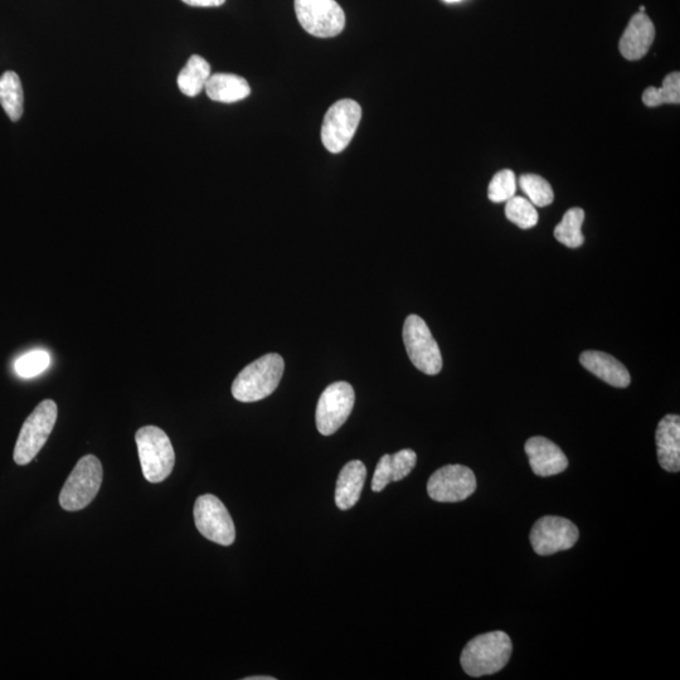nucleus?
<instances>
[{"label":"nucleus","mask_w":680,"mask_h":680,"mask_svg":"<svg viewBox=\"0 0 680 680\" xmlns=\"http://www.w3.org/2000/svg\"><path fill=\"white\" fill-rule=\"evenodd\" d=\"M512 652V640L503 631L478 635L461 653V667L473 678L492 675L508 664Z\"/></svg>","instance_id":"f257e3e1"},{"label":"nucleus","mask_w":680,"mask_h":680,"mask_svg":"<svg viewBox=\"0 0 680 680\" xmlns=\"http://www.w3.org/2000/svg\"><path fill=\"white\" fill-rule=\"evenodd\" d=\"M285 363L278 353L266 354L242 369L233 381L232 396L240 402L264 400L275 392L283 378Z\"/></svg>","instance_id":"f03ea898"},{"label":"nucleus","mask_w":680,"mask_h":680,"mask_svg":"<svg viewBox=\"0 0 680 680\" xmlns=\"http://www.w3.org/2000/svg\"><path fill=\"white\" fill-rule=\"evenodd\" d=\"M135 441L144 478L153 484L164 482L176 464L168 435L157 426H144L136 432Z\"/></svg>","instance_id":"7ed1b4c3"},{"label":"nucleus","mask_w":680,"mask_h":680,"mask_svg":"<svg viewBox=\"0 0 680 680\" xmlns=\"http://www.w3.org/2000/svg\"><path fill=\"white\" fill-rule=\"evenodd\" d=\"M58 416L55 401L45 400L40 403L28 419L24 421L19 432L16 448H14V461L18 465H28L36 458L50 437L53 427L56 425Z\"/></svg>","instance_id":"20e7f679"},{"label":"nucleus","mask_w":680,"mask_h":680,"mask_svg":"<svg viewBox=\"0 0 680 680\" xmlns=\"http://www.w3.org/2000/svg\"><path fill=\"white\" fill-rule=\"evenodd\" d=\"M102 471L101 461L94 455H86L74 470L61 490L60 504L67 512H76L90 505L96 498L101 488Z\"/></svg>","instance_id":"39448f33"},{"label":"nucleus","mask_w":680,"mask_h":680,"mask_svg":"<svg viewBox=\"0 0 680 680\" xmlns=\"http://www.w3.org/2000/svg\"><path fill=\"white\" fill-rule=\"evenodd\" d=\"M403 342L408 358L422 373L435 376L442 369V356L439 344L432 337L431 330L419 315L407 317L403 325Z\"/></svg>","instance_id":"423d86ee"},{"label":"nucleus","mask_w":680,"mask_h":680,"mask_svg":"<svg viewBox=\"0 0 680 680\" xmlns=\"http://www.w3.org/2000/svg\"><path fill=\"white\" fill-rule=\"evenodd\" d=\"M362 120V108L357 101L344 99L330 106L324 116L322 142L333 154L342 153L351 144Z\"/></svg>","instance_id":"0eeeda50"},{"label":"nucleus","mask_w":680,"mask_h":680,"mask_svg":"<svg viewBox=\"0 0 680 680\" xmlns=\"http://www.w3.org/2000/svg\"><path fill=\"white\" fill-rule=\"evenodd\" d=\"M300 26L318 38L338 36L346 27V14L335 0H295Z\"/></svg>","instance_id":"6e6552de"},{"label":"nucleus","mask_w":680,"mask_h":680,"mask_svg":"<svg viewBox=\"0 0 680 680\" xmlns=\"http://www.w3.org/2000/svg\"><path fill=\"white\" fill-rule=\"evenodd\" d=\"M194 522L203 537L221 546H231L236 528L225 504L212 494H204L194 504Z\"/></svg>","instance_id":"1a4fd4ad"},{"label":"nucleus","mask_w":680,"mask_h":680,"mask_svg":"<svg viewBox=\"0 0 680 680\" xmlns=\"http://www.w3.org/2000/svg\"><path fill=\"white\" fill-rule=\"evenodd\" d=\"M356 393L347 382H335L325 388L317 407V427L320 434L330 436L346 424L351 416Z\"/></svg>","instance_id":"9d476101"},{"label":"nucleus","mask_w":680,"mask_h":680,"mask_svg":"<svg viewBox=\"0 0 680 680\" xmlns=\"http://www.w3.org/2000/svg\"><path fill=\"white\" fill-rule=\"evenodd\" d=\"M475 490V474L464 465H446L436 470L427 483L429 497L439 503L463 502Z\"/></svg>","instance_id":"9b49d317"},{"label":"nucleus","mask_w":680,"mask_h":680,"mask_svg":"<svg viewBox=\"0 0 680 680\" xmlns=\"http://www.w3.org/2000/svg\"><path fill=\"white\" fill-rule=\"evenodd\" d=\"M580 533L571 521L562 517H543L531 531V544L539 556H551L557 552L571 550L578 541Z\"/></svg>","instance_id":"f8f14e48"},{"label":"nucleus","mask_w":680,"mask_h":680,"mask_svg":"<svg viewBox=\"0 0 680 680\" xmlns=\"http://www.w3.org/2000/svg\"><path fill=\"white\" fill-rule=\"evenodd\" d=\"M533 473L538 476H553L563 473L567 469L568 460L565 453L555 442L546 437H531L524 446Z\"/></svg>","instance_id":"ddd939ff"},{"label":"nucleus","mask_w":680,"mask_h":680,"mask_svg":"<svg viewBox=\"0 0 680 680\" xmlns=\"http://www.w3.org/2000/svg\"><path fill=\"white\" fill-rule=\"evenodd\" d=\"M655 40V26L645 13H636L630 19L619 43V50L626 60L638 61L652 47Z\"/></svg>","instance_id":"4468645a"},{"label":"nucleus","mask_w":680,"mask_h":680,"mask_svg":"<svg viewBox=\"0 0 680 680\" xmlns=\"http://www.w3.org/2000/svg\"><path fill=\"white\" fill-rule=\"evenodd\" d=\"M658 460L669 473L680 470V417L667 415L659 422L657 434Z\"/></svg>","instance_id":"2eb2a0df"},{"label":"nucleus","mask_w":680,"mask_h":680,"mask_svg":"<svg viewBox=\"0 0 680 680\" xmlns=\"http://www.w3.org/2000/svg\"><path fill=\"white\" fill-rule=\"evenodd\" d=\"M417 455L414 450L405 449L398 453L383 455L378 461L372 480L373 492H382L391 482H400L414 470Z\"/></svg>","instance_id":"dca6fc26"},{"label":"nucleus","mask_w":680,"mask_h":680,"mask_svg":"<svg viewBox=\"0 0 680 680\" xmlns=\"http://www.w3.org/2000/svg\"><path fill=\"white\" fill-rule=\"evenodd\" d=\"M580 362L587 371L612 387L626 388L630 385L631 377L628 369L610 354L587 351L581 354Z\"/></svg>","instance_id":"f3484780"},{"label":"nucleus","mask_w":680,"mask_h":680,"mask_svg":"<svg viewBox=\"0 0 680 680\" xmlns=\"http://www.w3.org/2000/svg\"><path fill=\"white\" fill-rule=\"evenodd\" d=\"M366 478L367 469L362 461L353 460L344 465L335 488V504L339 509L348 510L358 503Z\"/></svg>","instance_id":"a211bd4d"},{"label":"nucleus","mask_w":680,"mask_h":680,"mask_svg":"<svg viewBox=\"0 0 680 680\" xmlns=\"http://www.w3.org/2000/svg\"><path fill=\"white\" fill-rule=\"evenodd\" d=\"M204 90L211 100L222 104H233L245 100L251 94V87L244 77L233 74H215L208 79Z\"/></svg>","instance_id":"6ab92c4d"},{"label":"nucleus","mask_w":680,"mask_h":680,"mask_svg":"<svg viewBox=\"0 0 680 680\" xmlns=\"http://www.w3.org/2000/svg\"><path fill=\"white\" fill-rule=\"evenodd\" d=\"M210 77V63L201 56L193 55L179 72L177 84L183 95L194 97L201 94Z\"/></svg>","instance_id":"aec40b11"},{"label":"nucleus","mask_w":680,"mask_h":680,"mask_svg":"<svg viewBox=\"0 0 680 680\" xmlns=\"http://www.w3.org/2000/svg\"><path fill=\"white\" fill-rule=\"evenodd\" d=\"M0 105L14 123L22 118L24 94L16 72L8 71L0 77Z\"/></svg>","instance_id":"412c9836"},{"label":"nucleus","mask_w":680,"mask_h":680,"mask_svg":"<svg viewBox=\"0 0 680 680\" xmlns=\"http://www.w3.org/2000/svg\"><path fill=\"white\" fill-rule=\"evenodd\" d=\"M585 221V211L581 208H571L565 213L562 221L555 228V237L562 245L570 249H578L584 245L585 236L582 235V225Z\"/></svg>","instance_id":"4be33fe9"},{"label":"nucleus","mask_w":680,"mask_h":680,"mask_svg":"<svg viewBox=\"0 0 680 680\" xmlns=\"http://www.w3.org/2000/svg\"><path fill=\"white\" fill-rule=\"evenodd\" d=\"M643 102L648 108H657L663 104H680V74L679 72H672L665 76L663 86L660 89L657 87H648L643 92Z\"/></svg>","instance_id":"5701e85b"},{"label":"nucleus","mask_w":680,"mask_h":680,"mask_svg":"<svg viewBox=\"0 0 680 680\" xmlns=\"http://www.w3.org/2000/svg\"><path fill=\"white\" fill-rule=\"evenodd\" d=\"M505 216L522 230H529L538 223L536 206L524 197H512L505 206Z\"/></svg>","instance_id":"b1692460"},{"label":"nucleus","mask_w":680,"mask_h":680,"mask_svg":"<svg viewBox=\"0 0 680 680\" xmlns=\"http://www.w3.org/2000/svg\"><path fill=\"white\" fill-rule=\"evenodd\" d=\"M519 186L536 207L550 206L555 199L551 184L537 174H524L519 179Z\"/></svg>","instance_id":"393cba45"},{"label":"nucleus","mask_w":680,"mask_h":680,"mask_svg":"<svg viewBox=\"0 0 680 680\" xmlns=\"http://www.w3.org/2000/svg\"><path fill=\"white\" fill-rule=\"evenodd\" d=\"M517 179L516 174L512 170L504 169L495 174L492 182L489 184L488 197L494 203H502L509 201L510 198L516 196Z\"/></svg>","instance_id":"a878e982"},{"label":"nucleus","mask_w":680,"mask_h":680,"mask_svg":"<svg viewBox=\"0 0 680 680\" xmlns=\"http://www.w3.org/2000/svg\"><path fill=\"white\" fill-rule=\"evenodd\" d=\"M50 362V354L46 351H32L17 359L14 371L19 377L32 378L45 372Z\"/></svg>","instance_id":"bb28decb"},{"label":"nucleus","mask_w":680,"mask_h":680,"mask_svg":"<svg viewBox=\"0 0 680 680\" xmlns=\"http://www.w3.org/2000/svg\"><path fill=\"white\" fill-rule=\"evenodd\" d=\"M182 2L191 7L212 8L221 7L226 0H182Z\"/></svg>","instance_id":"cd10ccee"},{"label":"nucleus","mask_w":680,"mask_h":680,"mask_svg":"<svg viewBox=\"0 0 680 680\" xmlns=\"http://www.w3.org/2000/svg\"><path fill=\"white\" fill-rule=\"evenodd\" d=\"M245 680H275V678H272V677H249V678H245Z\"/></svg>","instance_id":"c85d7f7f"},{"label":"nucleus","mask_w":680,"mask_h":680,"mask_svg":"<svg viewBox=\"0 0 680 680\" xmlns=\"http://www.w3.org/2000/svg\"><path fill=\"white\" fill-rule=\"evenodd\" d=\"M446 3H458L461 2V0H444Z\"/></svg>","instance_id":"c756f323"},{"label":"nucleus","mask_w":680,"mask_h":680,"mask_svg":"<svg viewBox=\"0 0 680 680\" xmlns=\"http://www.w3.org/2000/svg\"><path fill=\"white\" fill-rule=\"evenodd\" d=\"M639 11H640V13H644V12H645V7H644V6H641L640 9H639Z\"/></svg>","instance_id":"7c9ffc66"}]
</instances>
